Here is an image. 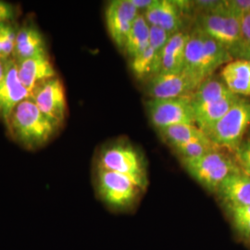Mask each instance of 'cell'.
<instances>
[{
    "label": "cell",
    "mask_w": 250,
    "mask_h": 250,
    "mask_svg": "<svg viewBox=\"0 0 250 250\" xmlns=\"http://www.w3.org/2000/svg\"><path fill=\"white\" fill-rule=\"evenodd\" d=\"M46 54L44 36L35 25L27 24L18 29L13 52L17 62Z\"/></svg>",
    "instance_id": "obj_17"
},
{
    "label": "cell",
    "mask_w": 250,
    "mask_h": 250,
    "mask_svg": "<svg viewBox=\"0 0 250 250\" xmlns=\"http://www.w3.org/2000/svg\"><path fill=\"white\" fill-rule=\"evenodd\" d=\"M161 136L170 146L190 142H207L210 141L204 132H202L196 125H172L159 130Z\"/></svg>",
    "instance_id": "obj_22"
},
{
    "label": "cell",
    "mask_w": 250,
    "mask_h": 250,
    "mask_svg": "<svg viewBox=\"0 0 250 250\" xmlns=\"http://www.w3.org/2000/svg\"><path fill=\"white\" fill-rule=\"evenodd\" d=\"M59 125L45 116L29 98L15 107L7 126L19 143L28 148H36L53 136Z\"/></svg>",
    "instance_id": "obj_2"
},
{
    "label": "cell",
    "mask_w": 250,
    "mask_h": 250,
    "mask_svg": "<svg viewBox=\"0 0 250 250\" xmlns=\"http://www.w3.org/2000/svg\"><path fill=\"white\" fill-rule=\"evenodd\" d=\"M250 127V99L241 97L206 135L221 149L234 152Z\"/></svg>",
    "instance_id": "obj_4"
},
{
    "label": "cell",
    "mask_w": 250,
    "mask_h": 250,
    "mask_svg": "<svg viewBox=\"0 0 250 250\" xmlns=\"http://www.w3.org/2000/svg\"><path fill=\"white\" fill-rule=\"evenodd\" d=\"M139 14L130 0H113L108 3L105 12L107 31L121 50L125 49L127 37Z\"/></svg>",
    "instance_id": "obj_11"
},
{
    "label": "cell",
    "mask_w": 250,
    "mask_h": 250,
    "mask_svg": "<svg viewBox=\"0 0 250 250\" xmlns=\"http://www.w3.org/2000/svg\"><path fill=\"white\" fill-rule=\"evenodd\" d=\"M16 16V9L10 3L0 1V23L13 21Z\"/></svg>",
    "instance_id": "obj_31"
},
{
    "label": "cell",
    "mask_w": 250,
    "mask_h": 250,
    "mask_svg": "<svg viewBox=\"0 0 250 250\" xmlns=\"http://www.w3.org/2000/svg\"><path fill=\"white\" fill-rule=\"evenodd\" d=\"M184 13L178 1L154 0L143 15L149 25L160 27L172 36L182 31Z\"/></svg>",
    "instance_id": "obj_13"
},
{
    "label": "cell",
    "mask_w": 250,
    "mask_h": 250,
    "mask_svg": "<svg viewBox=\"0 0 250 250\" xmlns=\"http://www.w3.org/2000/svg\"><path fill=\"white\" fill-rule=\"evenodd\" d=\"M18 29L10 22L0 23V58L8 60L13 55Z\"/></svg>",
    "instance_id": "obj_25"
},
{
    "label": "cell",
    "mask_w": 250,
    "mask_h": 250,
    "mask_svg": "<svg viewBox=\"0 0 250 250\" xmlns=\"http://www.w3.org/2000/svg\"><path fill=\"white\" fill-rule=\"evenodd\" d=\"M6 61L7 60H3L2 58H0V82L4 78L6 72Z\"/></svg>",
    "instance_id": "obj_34"
},
{
    "label": "cell",
    "mask_w": 250,
    "mask_h": 250,
    "mask_svg": "<svg viewBox=\"0 0 250 250\" xmlns=\"http://www.w3.org/2000/svg\"><path fill=\"white\" fill-rule=\"evenodd\" d=\"M232 60L224 46L194 28L189 34L183 72L198 86L202 81L212 76L218 68Z\"/></svg>",
    "instance_id": "obj_1"
},
{
    "label": "cell",
    "mask_w": 250,
    "mask_h": 250,
    "mask_svg": "<svg viewBox=\"0 0 250 250\" xmlns=\"http://www.w3.org/2000/svg\"><path fill=\"white\" fill-rule=\"evenodd\" d=\"M197 87L184 72L158 73L148 81L146 93L151 99H175L191 96Z\"/></svg>",
    "instance_id": "obj_12"
},
{
    "label": "cell",
    "mask_w": 250,
    "mask_h": 250,
    "mask_svg": "<svg viewBox=\"0 0 250 250\" xmlns=\"http://www.w3.org/2000/svg\"><path fill=\"white\" fill-rule=\"evenodd\" d=\"M224 6L229 12L243 19L250 13V0H224Z\"/></svg>",
    "instance_id": "obj_29"
},
{
    "label": "cell",
    "mask_w": 250,
    "mask_h": 250,
    "mask_svg": "<svg viewBox=\"0 0 250 250\" xmlns=\"http://www.w3.org/2000/svg\"><path fill=\"white\" fill-rule=\"evenodd\" d=\"M232 94L222 78H217L212 75L200 83L191 95V103L192 106L204 105L227 98Z\"/></svg>",
    "instance_id": "obj_20"
},
{
    "label": "cell",
    "mask_w": 250,
    "mask_h": 250,
    "mask_svg": "<svg viewBox=\"0 0 250 250\" xmlns=\"http://www.w3.org/2000/svg\"><path fill=\"white\" fill-rule=\"evenodd\" d=\"M171 147L178 153L182 159H196L205 156L208 153L221 149L211 141L207 142H190V143L173 145Z\"/></svg>",
    "instance_id": "obj_24"
},
{
    "label": "cell",
    "mask_w": 250,
    "mask_h": 250,
    "mask_svg": "<svg viewBox=\"0 0 250 250\" xmlns=\"http://www.w3.org/2000/svg\"><path fill=\"white\" fill-rule=\"evenodd\" d=\"M182 163L188 173L209 191H217L225 179L241 170L236 161L222 149L196 159H182Z\"/></svg>",
    "instance_id": "obj_5"
},
{
    "label": "cell",
    "mask_w": 250,
    "mask_h": 250,
    "mask_svg": "<svg viewBox=\"0 0 250 250\" xmlns=\"http://www.w3.org/2000/svg\"><path fill=\"white\" fill-rule=\"evenodd\" d=\"M31 99L45 116L58 125L63 123L67 102L62 82L58 76L37 84L31 92Z\"/></svg>",
    "instance_id": "obj_9"
},
{
    "label": "cell",
    "mask_w": 250,
    "mask_h": 250,
    "mask_svg": "<svg viewBox=\"0 0 250 250\" xmlns=\"http://www.w3.org/2000/svg\"><path fill=\"white\" fill-rule=\"evenodd\" d=\"M160 53L149 45L142 53L131 59V70L137 79H150L159 73Z\"/></svg>",
    "instance_id": "obj_23"
},
{
    "label": "cell",
    "mask_w": 250,
    "mask_h": 250,
    "mask_svg": "<svg viewBox=\"0 0 250 250\" xmlns=\"http://www.w3.org/2000/svg\"><path fill=\"white\" fill-rule=\"evenodd\" d=\"M240 96L232 94L224 99L199 106H193L195 125L204 133L212 128L229 109L240 99Z\"/></svg>",
    "instance_id": "obj_18"
},
{
    "label": "cell",
    "mask_w": 250,
    "mask_h": 250,
    "mask_svg": "<svg viewBox=\"0 0 250 250\" xmlns=\"http://www.w3.org/2000/svg\"><path fill=\"white\" fill-rule=\"evenodd\" d=\"M131 3L138 11L144 10V12L151 6L154 0H130Z\"/></svg>",
    "instance_id": "obj_32"
},
{
    "label": "cell",
    "mask_w": 250,
    "mask_h": 250,
    "mask_svg": "<svg viewBox=\"0 0 250 250\" xmlns=\"http://www.w3.org/2000/svg\"><path fill=\"white\" fill-rule=\"evenodd\" d=\"M170 37V34H168L163 29L149 25V45L157 52H161Z\"/></svg>",
    "instance_id": "obj_28"
},
{
    "label": "cell",
    "mask_w": 250,
    "mask_h": 250,
    "mask_svg": "<svg viewBox=\"0 0 250 250\" xmlns=\"http://www.w3.org/2000/svg\"><path fill=\"white\" fill-rule=\"evenodd\" d=\"M216 192L229 208L250 206V176L238 170L225 179Z\"/></svg>",
    "instance_id": "obj_16"
},
{
    "label": "cell",
    "mask_w": 250,
    "mask_h": 250,
    "mask_svg": "<svg viewBox=\"0 0 250 250\" xmlns=\"http://www.w3.org/2000/svg\"><path fill=\"white\" fill-rule=\"evenodd\" d=\"M149 46V24L144 17L139 14L135 19L132 29L127 37L125 44V53L130 59L142 53Z\"/></svg>",
    "instance_id": "obj_21"
},
{
    "label": "cell",
    "mask_w": 250,
    "mask_h": 250,
    "mask_svg": "<svg viewBox=\"0 0 250 250\" xmlns=\"http://www.w3.org/2000/svg\"><path fill=\"white\" fill-rule=\"evenodd\" d=\"M241 25L242 19L229 12L221 0L214 9L197 15L195 28L220 43L234 59L241 46Z\"/></svg>",
    "instance_id": "obj_3"
},
{
    "label": "cell",
    "mask_w": 250,
    "mask_h": 250,
    "mask_svg": "<svg viewBox=\"0 0 250 250\" xmlns=\"http://www.w3.org/2000/svg\"><path fill=\"white\" fill-rule=\"evenodd\" d=\"M17 68L20 80L31 92L40 83L57 76L47 54L18 62Z\"/></svg>",
    "instance_id": "obj_14"
},
{
    "label": "cell",
    "mask_w": 250,
    "mask_h": 250,
    "mask_svg": "<svg viewBox=\"0 0 250 250\" xmlns=\"http://www.w3.org/2000/svg\"><path fill=\"white\" fill-rule=\"evenodd\" d=\"M233 153L239 168L250 176V136L244 139Z\"/></svg>",
    "instance_id": "obj_27"
},
{
    "label": "cell",
    "mask_w": 250,
    "mask_h": 250,
    "mask_svg": "<svg viewBox=\"0 0 250 250\" xmlns=\"http://www.w3.org/2000/svg\"><path fill=\"white\" fill-rule=\"evenodd\" d=\"M230 210L235 228L244 236L250 238V206L232 207Z\"/></svg>",
    "instance_id": "obj_26"
},
{
    "label": "cell",
    "mask_w": 250,
    "mask_h": 250,
    "mask_svg": "<svg viewBox=\"0 0 250 250\" xmlns=\"http://www.w3.org/2000/svg\"><path fill=\"white\" fill-rule=\"evenodd\" d=\"M189 34L183 31L170 36L160 53L159 73H180L185 66Z\"/></svg>",
    "instance_id": "obj_15"
},
{
    "label": "cell",
    "mask_w": 250,
    "mask_h": 250,
    "mask_svg": "<svg viewBox=\"0 0 250 250\" xmlns=\"http://www.w3.org/2000/svg\"><path fill=\"white\" fill-rule=\"evenodd\" d=\"M221 78L229 90L243 98L250 99V62L245 60H232L224 65Z\"/></svg>",
    "instance_id": "obj_19"
},
{
    "label": "cell",
    "mask_w": 250,
    "mask_h": 250,
    "mask_svg": "<svg viewBox=\"0 0 250 250\" xmlns=\"http://www.w3.org/2000/svg\"><path fill=\"white\" fill-rule=\"evenodd\" d=\"M29 98H31V91L19 78L17 62L9 58L6 61L4 78L0 82V119L8 125L15 107Z\"/></svg>",
    "instance_id": "obj_10"
},
{
    "label": "cell",
    "mask_w": 250,
    "mask_h": 250,
    "mask_svg": "<svg viewBox=\"0 0 250 250\" xmlns=\"http://www.w3.org/2000/svg\"><path fill=\"white\" fill-rule=\"evenodd\" d=\"M234 60H245L250 62V48H247L242 50L241 52L235 57Z\"/></svg>",
    "instance_id": "obj_33"
},
{
    "label": "cell",
    "mask_w": 250,
    "mask_h": 250,
    "mask_svg": "<svg viewBox=\"0 0 250 250\" xmlns=\"http://www.w3.org/2000/svg\"><path fill=\"white\" fill-rule=\"evenodd\" d=\"M98 187L102 199L107 205L115 208H124L132 204L141 190L133 179L99 168Z\"/></svg>",
    "instance_id": "obj_8"
},
{
    "label": "cell",
    "mask_w": 250,
    "mask_h": 250,
    "mask_svg": "<svg viewBox=\"0 0 250 250\" xmlns=\"http://www.w3.org/2000/svg\"><path fill=\"white\" fill-rule=\"evenodd\" d=\"M146 109L153 125L159 130L172 125H195L191 96L175 99H150Z\"/></svg>",
    "instance_id": "obj_7"
},
{
    "label": "cell",
    "mask_w": 250,
    "mask_h": 250,
    "mask_svg": "<svg viewBox=\"0 0 250 250\" xmlns=\"http://www.w3.org/2000/svg\"><path fill=\"white\" fill-rule=\"evenodd\" d=\"M241 35V46L239 51L235 55V57L239 54V52H241L242 50L250 48V13L242 19Z\"/></svg>",
    "instance_id": "obj_30"
},
{
    "label": "cell",
    "mask_w": 250,
    "mask_h": 250,
    "mask_svg": "<svg viewBox=\"0 0 250 250\" xmlns=\"http://www.w3.org/2000/svg\"><path fill=\"white\" fill-rule=\"evenodd\" d=\"M99 168L126 175L141 189L147 185L143 160L129 144H115L105 148L99 157Z\"/></svg>",
    "instance_id": "obj_6"
}]
</instances>
